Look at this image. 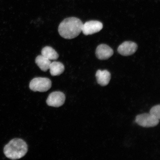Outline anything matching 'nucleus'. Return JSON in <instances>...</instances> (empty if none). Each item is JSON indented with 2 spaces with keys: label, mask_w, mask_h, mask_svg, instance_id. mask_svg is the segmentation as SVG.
<instances>
[{
  "label": "nucleus",
  "mask_w": 160,
  "mask_h": 160,
  "mask_svg": "<svg viewBox=\"0 0 160 160\" xmlns=\"http://www.w3.org/2000/svg\"><path fill=\"white\" fill-rule=\"evenodd\" d=\"M42 55L50 60H56L58 58L59 56L57 52L52 48L47 46L42 50Z\"/></svg>",
  "instance_id": "12"
},
{
  "label": "nucleus",
  "mask_w": 160,
  "mask_h": 160,
  "mask_svg": "<svg viewBox=\"0 0 160 160\" xmlns=\"http://www.w3.org/2000/svg\"><path fill=\"white\" fill-rule=\"evenodd\" d=\"M138 49V45L131 41H126L121 44L118 49V51L120 54L124 56L133 54Z\"/></svg>",
  "instance_id": "7"
},
{
  "label": "nucleus",
  "mask_w": 160,
  "mask_h": 160,
  "mask_svg": "<svg viewBox=\"0 0 160 160\" xmlns=\"http://www.w3.org/2000/svg\"><path fill=\"white\" fill-rule=\"evenodd\" d=\"M65 99V96L63 93L60 91L54 92L48 97L47 103L51 107H59L63 105Z\"/></svg>",
  "instance_id": "5"
},
{
  "label": "nucleus",
  "mask_w": 160,
  "mask_h": 160,
  "mask_svg": "<svg viewBox=\"0 0 160 160\" xmlns=\"http://www.w3.org/2000/svg\"><path fill=\"white\" fill-rule=\"evenodd\" d=\"M51 80L46 78H36L30 82L29 88L34 92H45L51 88Z\"/></svg>",
  "instance_id": "3"
},
{
  "label": "nucleus",
  "mask_w": 160,
  "mask_h": 160,
  "mask_svg": "<svg viewBox=\"0 0 160 160\" xmlns=\"http://www.w3.org/2000/svg\"><path fill=\"white\" fill-rule=\"evenodd\" d=\"M49 69L52 76H59L64 71L65 67L61 62L54 61L51 63Z\"/></svg>",
  "instance_id": "10"
},
{
  "label": "nucleus",
  "mask_w": 160,
  "mask_h": 160,
  "mask_svg": "<svg viewBox=\"0 0 160 160\" xmlns=\"http://www.w3.org/2000/svg\"><path fill=\"white\" fill-rule=\"evenodd\" d=\"M135 122L141 127L149 128L158 125L159 122V120L149 113H144L138 115L136 117Z\"/></svg>",
  "instance_id": "4"
},
{
  "label": "nucleus",
  "mask_w": 160,
  "mask_h": 160,
  "mask_svg": "<svg viewBox=\"0 0 160 160\" xmlns=\"http://www.w3.org/2000/svg\"><path fill=\"white\" fill-rule=\"evenodd\" d=\"M149 113L160 120V105H158L154 106L150 110Z\"/></svg>",
  "instance_id": "13"
},
{
  "label": "nucleus",
  "mask_w": 160,
  "mask_h": 160,
  "mask_svg": "<svg viewBox=\"0 0 160 160\" xmlns=\"http://www.w3.org/2000/svg\"><path fill=\"white\" fill-rule=\"evenodd\" d=\"M83 23L75 17L67 18L59 26V35L66 39H71L78 37L82 31Z\"/></svg>",
  "instance_id": "1"
},
{
  "label": "nucleus",
  "mask_w": 160,
  "mask_h": 160,
  "mask_svg": "<svg viewBox=\"0 0 160 160\" xmlns=\"http://www.w3.org/2000/svg\"><path fill=\"white\" fill-rule=\"evenodd\" d=\"M35 63L42 71L46 72L49 69L51 62V60L48 59L47 58L43 55H40L36 58Z\"/></svg>",
  "instance_id": "11"
},
{
  "label": "nucleus",
  "mask_w": 160,
  "mask_h": 160,
  "mask_svg": "<svg viewBox=\"0 0 160 160\" xmlns=\"http://www.w3.org/2000/svg\"><path fill=\"white\" fill-rule=\"evenodd\" d=\"M28 151L27 143L19 138L11 140L4 148L6 157L12 160L18 159L25 156Z\"/></svg>",
  "instance_id": "2"
},
{
  "label": "nucleus",
  "mask_w": 160,
  "mask_h": 160,
  "mask_svg": "<svg viewBox=\"0 0 160 160\" xmlns=\"http://www.w3.org/2000/svg\"><path fill=\"white\" fill-rule=\"evenodd\" d=\"M103 24L98 21H90L83 24L82 31L85 35L98 32L103 28Z\"/></svg>",
  "instance_id": "6"
},
{
  "label": "nucleus",
  "mask_w": 160,
  "mask_h": 160,
  "mask_svg": "<svg viewBox=\"0 0 160 160\" xmlns=\"http://www.w3.org/2000/svg\"><path fill=\"white\" fill-rule=\"evenodd\" d=\"M113 54V50L109 46L106 44L100 45L96 49V56L100 60L108 59Z\"/></svg>",
  "instance_id": "8"
},
{
  "label": "nucleus",
  "mask_w": 160,
  "mask_h": 160,
  "mask_svg": "<svg viewBox=\"0 0 160 160\" xmlns=\"http://www.w3.org/2000/svg\"><path fill=\"white\" fill-rule=\"evenodd\" d=\"M95 76L98 83L102 87L108 84L111 79V73L106 70H98Z\"/></svg>",
  "instance_id": "9"
}]
</instances>
